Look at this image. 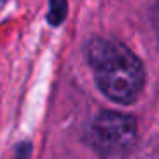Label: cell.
<instances>
[{
	"label": "cell",
	"instance_id": "cell-2",
	"mask_svg": "<svg viewBox=\"0 0 159 159\" xmlns=\"http://www.w3.org/2000/svg\"><path fill=\"white\" fill-rule=\"evenodd\" d=\"M86 140L103 157H120L132 151L137 140V121L118 111H101L91 121Z\"/></svg>",
	"mask_w": 159,
	"mask_h": 159
},
{
	"label": "cell",
	"instance_id": "cell-3",
	"mask_svg": "<svg viewBox=\"0 0 159 159\" xmlns=\"http://www.w3.org/2000/svg\"><path fill=\"white\" fill-rule=\"evenodd\" d=\"M67 14H69V2L67 0H50V9L46 14V21L50 26L57 28V26L63 24Z\"/></svg>",
	"mask_w": 159,
	"mask_h": 159
},
{
	"label": "cell",
	"instance_id": "cell-1",
	"mask_svg": "<svg viewBox=\"0 0 159 159\" xmlns=\"http://www.w3.org/2000/svg\"><path fill=\"white\" fill-rule=\"evenodd\" d=\"M86 58L99 91L111 101L130 104L145 84V69L139 57L121 41L94 36L86 45Z\"/></svg>",
	"mask_w": 159,
	"mask_h": 159
},
{
	"label": "cell",
	"instance_id": "cell-5",
	"mask_svg": "<svg viewBox=\"0 0 159 159\" xmlns=\"http://www.w3.org/2000/svg\"><path fill=\"white\" fill-rule=\"evenodd\" d=\"M0 2H7V0H0Z\"/></svg>",
	"mask_w": 159,
	"mask_h": 159
},
{
	"label": "cell",
	"instance_id": "cell-4",
	"mask_svg": "<svg viewBox=\"0 0 159 159\" xmlns=\"http://www.w3.org/2000/svg\"><path fill=\"white\" fill-rule=\"evenodd\" d=\"M29 149H31L29 144H22L21 147H17V154H16L14 159H26L29 156Z\"/></svg>",
	"mask_w": 159,
	"mask_h": 159
}]
</instances>
